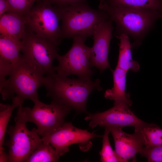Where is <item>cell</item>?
<instances>
[{
    "label": "cell",
    "instance_id": "6da1fadb",
    "mask_svg": "<svg viewBox=\"0 0 162 162\" xmlns=\"http://www.w3.org/2000/svg\"><path fill=\"white\" fill-rule=\"evenodd\" d=\"M99 9L105 12L116 24L115 35L116 38L125 34L134 40L132 47H138L144 37L153 27L156 20L162 18L159 11L122 6H113L103 0Z\"/></svg>",
    "mask_w": 162,
    "mask_h": 162
},
{
    "label": "cell",
    "instance_id": "5b68a950",
    "mask_svg": "<svg viewBox=\"0 0 162 162\" xmlns=\"http://www.w3.org/2000/svg\"><path fill=\"white\" fill-rule=\"evenodd\" d=\"M15 125L10 126L7 132L9 140L6 145L8 149L9 162H25L27 158L42 143L37 129L29 130L27 128L25 107H18Z\"/></svg>",
    "mask_w": 162,
    "mask_h": 162
},
{
    "label": "cell",
    "instance_id": "d4e9b609",
    "mask_svg": "<svg viewBox=\"0 0 162 162\" xmlns=\"http://www.w3.org/2000/svg\"><path fill=\"white\" fill-rule=\"evenodd\" d=\"M55 6L64 7L84 2L86 0H47Z\"/></svg>",
    "mask_w": 162,
    "mask_h": 162
},
{
    "label": "cell",
    "instance_id": "9c48e42d",
    "mask_svg": "<svg viewBox=\"0 0 162 162\" xmlns=\"http://www.w3.org/2000/svg\"><path fill=\"white\" fill-rule=\"evenodd\" d=\"M32 109L25 107L27 122L34 123L41 138L62 127L65 122L66 117L72 109L68 106L52 101L50 104L39 100L34 103Z\"/></svg>",
    "mask_w": 162,
    "mask_h": 162
},
{
    "label": "cell",
    "instance_id": "d6986e66",
    "mask_svg": "<svg viewBox=\"0 0 162 162\" xmlns=\"http://www.w3.org/2000/svg\"><path fill=\"white\" fill-rule=\"evenodd\" d=\"M60 156L49 143L43 141L25 160L26 162H55Z\"/></svg>",
    "mask_w": 162,
    "mask_h": 162
},
{
    "label": "cell",
    "instance_id": "7402d4cb",
    "mask_svg": "<svg viewBox=\"0 0 162 162\" xmlns=\"http://www.w3.org/2000/svg\"><path fill=\"white\" fill-rule=\"evenodd\" d=\"M103 136L102 147L100 152V160L102 162H123L122 160L113 151L110 145L109 138L110 131L108 127H105Z\"/></svg>",
    "mask_w": 162,
    "mask_h": 162
},
{
    "label": "cell",
    "instance_id": "3957f363",
    "mask_svg": "<svg viewBox=\"0 0 162 162\" xmlns=\"http://www.w3.org/2000/svg\"><path fill=\"white\" fill-rule=\"evenodd\" d=\"M57 7L63 39L76 36L86 38L93 35L97 26L110 19L105 12L92 8L85 2Z\"/></svg>",
    "mask_w": 162,
    "mask_h": 162
},
{
    "label": "cell",
    "instance_id": "8fae6325",
    "mask_svg": "<svg viewBox=\"0 0 162 162\" xmlns=\"http://www.w3.org/2000/svg\"><path fill=\"white\" fill-rule=\"evenodd\" d=\"M97 137L103 136L65 122L62 127L42 138L43 141L50 143L61 156L68 152L69 146L73 144H81V146L83 145L88 149L86 146L89 148L92 144L90 140Z\"/></svg>",
    "mask_w": 162,
    "mask_h": 162
},
{
    "label": "cell",
    "instance_id": "44dd1931",
    "mask_svg": "<svg viewBox=\"0 0 162 162\" xmlns=\"http://www.w3.org/2000/svg\"><path fill=\"white\" fill-rule=\"evenodd\" d=\"M113 6H122L154 10L162 13V0H103Z\"/></svg>",
    "mask_w": 162,
    "mask_h": 162
},
{
    "label": "cell",
    "instance_id": "4fadbf2b",
    "mask_svg": "<svg viewBox=\"0 0 162 162\" xmlns=\"http://www.w3.org/2000/svg\"><path fill=\"white\" fill-rule=\"evenodd\" d=\"M22 42L7 37H0V82L22 61Z\"/></svg>",
    "mask_w": 162,
    "mask_h": 162
},
{
    "label": "cell",
    "instance_id": "4316f807",
    "mask_svg": "<svg viewBox=\"0 0 162 162\" xmlns=\"http://www.w3.org/2000/svg\"><path fill=\"white\" fill-rule=\"evenodd\" d=\"M0 162H9L8 154L6 153L4 149L0 150Z\"/></svg>",
    "mask_w": 162,
    "mask_h": 162
},
{
    "label": "cell",
    "instance_id": "8992f818",
    "mask_svg": "<svg viewBox=\"0 0 162 162\" xmlns=\"http://www.w3.org/2000/svg\"><path fill=\"white\" fill-rule=\"evenodd\" d=\"M27 27L41 37L58 45L63 39L57 7L47 0H38L25 15Z\"/></svg>",
    "mask_w": 162,
    "mask_h": 162
},
{
    "label": "cell",
    "instance_id": "2e32d148",
    "mask_svg": "<svg viewBox=\"0 0 162 162\" xmlns=\"http://www.w3.org/2000/svg\"><path fill=\"white\" fill-rule=\"evenodd\" d=\"M113 86L105 92L104 97L114 102L123 103L130 106L132 102L129 94L125 92L126 75L127 72L116 66L112 71Z\"/></svg>",
    "mask_w": 162,
    "mask_h": 162
},
{
    "label": "cell",
    "instance_id": "cb8c5ba5",
    "mask_svg": "<svg viewBox=\"0 0 162 162\" xmlns=\"http://www.w3.org/2000/svg\"><path fill=\"white\" fill-rule=\"evenodd\" d=\"M139 153L149 162H162V145L149 148L143 147Z\"/></svg>",
    "mask_w": 162,
    "mask_h": 162
},
{
    "label": "cell",
    "instance_id": "7a4b0ae2",
    "mask_svg": "<svg viewBox=\"0 0 162 162\" xmlns=\"http://www.w3.org/2000/svg\"><path fill=\"white\" fill-rule=\"evenodd\" d=\"M43 86L46 96L52 101L69 106L78 113L86 112L87 102L91 93L102 89L99 79L93 81L70 78L56 72L45 76Z\"/></svg>",
    "mask_w": 162,
    "mask_h": 162
},
{
    "label": "cell",
    "instance_id": "52a82bcc",
    "mask_svg": "<svg viewBox=\"0 0 162 162\" xmlns=\"http://www.w3.org/2000/svg\"><path fill=\"white\" fill-rule=\"evenodd\" d=\"M58 45L41 37L27 28L22 40V60L46 75L56 72L53 61L58 54Z\"/></svg>",
    "mask_w": 162,
    "mask_h": 162
},
{
    "label": "cell",
    "instance_id": "ac0fdd59",
    "mask_svg": "<svg viewBox=\"0 0 162 162\" xmlns=\"http://www.w3.org/2000/svg\"><path fill=\"white\" fill-rule=\"evenodd\" d=\"M120 40L119 53L117 66L127 72L129 70L137 72L140 68L138 62L132 58L129 37L125 34H122L116 37Z\"/></svg>",
    "mask_w": 162,
    "mask_h": 162
},
{
    "label": "cell",
    "instance_id": "277c9868",
    "mask_svg": "<svg viewBox=\"0 0 162 162\" xmlns=\"http://www.w3.org/2000/svg\"><path fill=\"white\" fill-rule=\"evenodd\" d=\"M8 79L0 83L2 99L16 96L23 104L26 99L34 103L39 100L38 90L43 86L44 74L34 67L22 61L9 75Z\"/></svg>",
    "mask_w": 162,
    "mask_h": 162
},
{
    "label": "cell",
    "instance_id": "7c38bea8",
    "mask_svg": "<svg viewBox=\"0 0 162 162\" xmlns=\"http://www.w3.org/2000/svg\"><path fill=\"white\" fill-rule=\"evenodd\" d=\"M112 20L109 19L95 28L93 34L94 44L91 47V64L100 72L110 68L108 56L114 27Z\"/></svg>",
    "mask_w": 162,
    "mask_h": 162
},
{
    "label": "cell",
    "instance_id": "ba28073f",
    "mask_svg": "<svg viewBox=\"0 0 162 162\" xmlns=\"http://www.w3.org/2000/svg\"><path fill=\"white\" fill-rule=\"evenodd\" d=\"M69 50L64 55L58 54L56 59L58 64L54 69L58 75L68 76L75 75L79 78L91 80L95 72L92 70L91 64V47L85 44L86 38L76 36Z\"/></svg>",
    "mask_w": 162,
    "mask_h": 162
},
{
    "label": "cell",
    "instance_id": "5bb4252c",
    "mask_svg": "<svg viewBox=\"0 0 162 162\" xmlns=\"http://www.w3.org/2000/svg\"><path fill=\"white\" fill-rule=\"evenodd\" d=\"M108 128L114 139L116 154L123 162H128L132 159L134 161H136V154L139 153L143 147L138 135L135 132L132 134L127 133L120 128Z\"/></svg>",
    "mask_w": 162,
    "mask_h": 162
},
{
    "label": "cell",
    "instance_id": "30bf717a",
    "mask_svg": "<svg viewBox=\"0 0 162 162\" xmlns=\"http://www.w3.org/2000/svg\"><path fill=\"white\" fill-rule=\"evenodd\" d=\"M125 104L114 102L113 106L102 112L89 113L85 119L90 120L89 127L92 128L97 126L104 127H112L122 128L128 126L134 128L145 122L137 117Z\"/></svg>",
    "mask_w": 162,
    "mask_h": 162
},
{
    "label": "cell",
    "instance_id": "ffe728a7",
    "mask_svg": "<svg viewBox=\"0 0 162 162\" xmlns=\"http://www.w3.org/2000/svg\"><path fill=\"white\" fill-rule=\"evenodd\" d=\"M11 105L0 104V150L4 148L5 135L12 112L15 108L22 105L23 104L16 96L12 98Z\"/></svg>",
    "mask_w": 162,
    "mask_h": 162
},
{
    "label": "cell",
    "instance_id": "603a6c76",
    "mask_svg": "<svg viewBox=\"0 0 162 162\" xmlns=\"http://www.w3.org/2000/svg\"><path fill=\"white\" fill-rule=\"evenodd\" d=\"M37 0H7L9 7L7 12L25 15Z\"/></svg>",
    "mask_w": 162,
    "mask_h": 162
},
{
    "label": "cell",
    "instance_id": "484cf974",
    "mask_svg": "<svg viewBox=\"0 0 162 162\" xmlns=\"http://www.w3.org/2000/svg\"><path fill=\"white\" fill-rule=\"evenodd\" d=\"M8 8L7 0H0V17L8 11Z\"/></svg>",
    "mask_w": 162,
    "mask_h": 162
},
{
    "label": "cell",
    "instance_id": "e0dca14e",
    "mask_svg": "<svg viewBox=\"0 0 162 162\" xmlns=\"http://www.w3.org/2000/svg\"><path fill=\"white\" fill-rule=\"evenodd\" d=\"M134 132L140 138L143 147L146 148L162 145V129L157 124L145 122L135 128Z\"/></svg>",
    "mask_w": 162,
    "mask_h": 162
},
{
    "label": "cell",
    "instance_id": "9a60e30c",
    "mask_svg": "<svg viewBox=\"0 0 162 162\" xmlns=\"http://www.w3.org/2000/svg\"><path fill=\"white\" fill-rule=\"evenodd\" d=\"M27 28L25 15L7 12L0 17V37L22 42Z\"/></svg>",
    "mask_w": 162,
    "mask_h": 162
}]
</instances>
